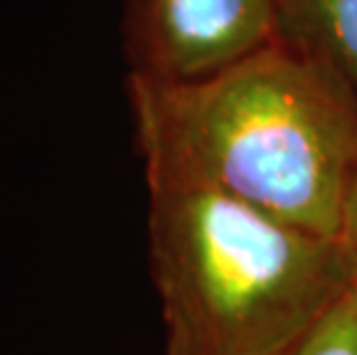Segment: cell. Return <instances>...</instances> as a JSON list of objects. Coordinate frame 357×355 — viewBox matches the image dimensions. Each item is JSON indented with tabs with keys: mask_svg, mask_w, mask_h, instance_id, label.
Masks as SVG:
<instances>
[{
	"mask_svg": "<svg viewBox=\"0 0 357 355\" xmlns=\"http://www.w3.org/2000/svg\"><path fill=\"white\" fill-rule=\"evenodd\" d=\"M148 185L224 192L339 240L357 166V93L275 37L199 79L132 77Z\"/></svg>",
	"mask_w": 357,
	"mask_h": 355,
	"instance_id": "1",
	"label": "cell"
},
{
	"mask_svg": "<svg viewBox=\"0 0 357 355\" xmlns=\"http://www.w3.org/2000/svg\"><path fill=\"white\" fill-rule=\"evenodd\" d=\"M148 190L164 355H288L357 282L337 238L217 190Z\"/></svg>",
	"mask_w": 357,
	"mask_h": 355,
	"instance_id": "2",
	"label": "cell"
},
{
	"mask_svg": "<svg viewBox=\"0 0 357 355\" xmlns=\"http://www.w3.org/2000/svg\"><path fill=\"white\" fill-rule=\"evenodd\" d=\"M148 70L199 79L277 37L275 0H143Z\"/></svg>",
	"mask_w": 357,
	"mask_h": 355,
	"instance_id": "3",
	"label": "cell"
},
{
	"mask_svg": "<svg viewBox=\"0 0 357 355\" xmlns=\"http://www.w3.org/2000/svg\"><path fill=\"white\" fill-rule=\"evenodd\" d=\"M277 37L357 93V0H275Z\"/></svg>",
	"mask_w": 357,
	"mask_h": 355,
	"instance_id": "4",
	"label": "cell"
},
{
	"mask_svg": "<svg viewBox=\"0 0 357 355\" xmlns=\"http://www.w3.org/2000/svg\"><path fill=\"white\" fill-rule=\"evenodd\" d=\"M288 355H357V282Z\"/></svg>",
	"mask_w": 357,
	"mask_h": 355,
	"instance_id": "5",
	"label": "cell"
},
{
	"mask_svg": "<svg viewBox=\"0 0 357 355\" xmlns=\"http://www.w3.org/2000/svg\"><path fill=\"white\" fill-rule=\"evenodd\" d=\"M339 243L346 249L355 273H357V166L353 171L351 185H348L344 213H341V229H339Z\"/></svg>",
	"mask_w": 357,
	"mask_h": 355,
	"instance_id": "6",
	"label": "cell"
}]
</instances>
